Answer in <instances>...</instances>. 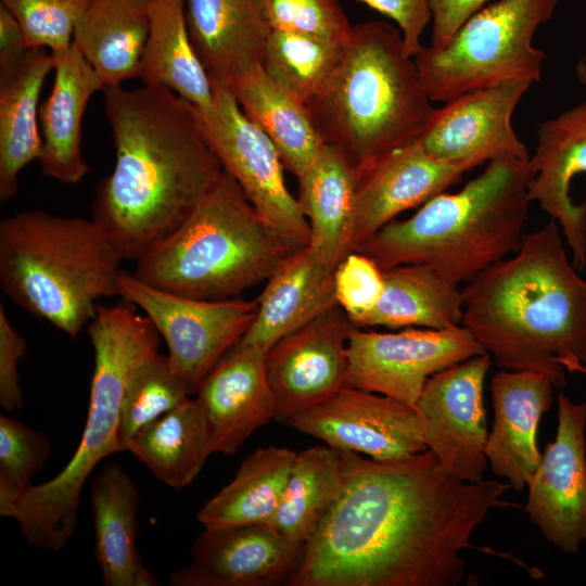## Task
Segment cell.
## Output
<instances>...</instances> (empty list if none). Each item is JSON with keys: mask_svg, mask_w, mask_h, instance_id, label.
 Returning a JSON list of instances; mask_svg holds the SVG:
<instances>
[{"mask_svg": "<svg viewBox=\"0 0 586 586\" xmlns=\"http://www.w3.org/2000/svg\"><path fill=\"white\" fill-rule=\"evenodd\" d=\"M297 181L296 200L309 224V244L335 269L354 250L357 169L326 145Z\"/></svg>", "mask_w": 586, "mask_h": 586, "instance_id": "83f0119b", "label": "cell"}, {"mask_svg": "<svg viewBox=\"0 0 586 586\" xmlns=\"http://www.w3.org/2000/svg\"><path fill=\"white\" fill-rule=\"evenodd\" d=\"M530 165L534 171L528 187L537 202L562 228L573 252V266L586 265V200L575 204L570 196L572 179L586 173V102L542 123Z\"/></svg>", "mask_w": 586, "mask_h": 586, "instance_id": "ffe728a7", "label": "cell"}, {"mask_svg": "<svg viewBox=\"0 0 586 586\" xmlns=\"http://www.w3.org/2000/svg\"><path fill=\"white\" fill-rule=\"evenodd\" d=\"M294 251L222 170L188 218L135 262L132 273L170 293L221 301L266 281Z\"/></svg>", "mask_w": 586, "mask_h": 586, "instance_id": "ba28073f", "label": "cell"}, {"mask_svg": "<svg viewBox=\"0 0 586 586\" xmlns=\"http://www.w3.org/2000/svg\"><path fill=\"white\" fill-rule=\"evenodd\" d=\"M343 50L344 43L272 29L262 66L276 82L307 103L330 78Z\"/></svg>", "mask_w": 586, "mask_h": 586, "instance_id": "d590c367", "label": "cell"}, {"mask_svg": "<svg viewBox=\"0 0 586 586\" xmlns=\"http://www.w3.org/2000/svg\"><path fill=\"white\" fill-rule=\"evenodd\" d=\"M296 451L277 446L256 449L233 479L198 512L204 528L267 523L285 487Z\"/></svg>", "mask_w": 586, "mask_h": 586, "instance_id": "836d02e7", "label": "cell"}, {"mask_svg": "<svg viewBox=\"0 0 586 586\" xmlns=\"http://www.w3.org/2000/svg\"><path fill=\"white\" fill-rule=\"evenodd\" d=\"M334 270L310 244L289 254L266 280L256 317L239 344L267 352L281 337L339 306Z\"/></svg>", "mask_w": 586, "mask_h": 586, "instance_id": "d4e9b609", "label": "cell"}, {"mask_svg": "<svg viewBox=\"0 0 586 586\" xmlns=\"http://www.w3.org/2000/svg\"><path fill=\"white\" fill-rule=\"evenodd\" d=\"M493 359L473 356L430 377L416 409L423 417V441L445 470L468 483L484 480L487 458L483 388Z\"/></svg>", "mask_w": 586, "mask_h": 586, "instance_id": "4fadbf2b", "label": "cell"}, {"mask_svg": "<svg viewBox=\"0 0 586 586\" xmlns=\"http://www.w3.org/2000/svg\"><path fill=\"white\" fill-rule=\"evenodd\" d=\"M53 66L47 49H29L16 65L0 71L1 203L16 195L21 171L40 156L39 95Z\"/></svg>", "mask_w": 586, "mask_h": 586, "instance_id": "4316f807", "label": "cell"}, {"mask_svg": "<svg viewBox=\"0 0 586 586\" xmlns=\"http://www.w3.org/2000/svg\"><path fill=\"white\" fill-rule=\"evenodd\" d=\"M383 271V292L359 328H425L460 326L462 291L426 265H402Z\"/></svg>", "mask_w": 586, "mask_h": 586, "instance_id": "1f68e13d", "label": "cell"}, {"mask_svg": "<svg viewBox=\"0 0 586 586\" xmlns=\"http://www.w3.org/2000/svg\"><path fill=\"white\" fill-rule=\"evenodd\" d=\"M559 0H499L472 15L442 49L422 47L415 55L432 101L498 84L539 81L546 54L532 43Z\"/></svg>", "mask_w": 586, "mask_h": 586, "instance_id": "9c48e42d", "label": "cell"}, {"mask_svg": "<svg viewBox=\"0 0 586 586\" xmlns=\"http://www.w3.org/2000/svg\"><path fill=\"white\" fill-rule=\"evenodd\" d=\"M191 393L167 355L157 352L143 360L130 374L120 402L122 451L138 431L183 403Z\"/></svg>", "mask_w": 586, "mask_h": 586, "instance_id": "8d00e7d4", "label": "cell"}, {"mask_svg": "<svg viewBox=\"0 0 586 586\" xmlns=\"http://www.w3.org/2000/svg\"><path fill=\"white\" fill-rule=\"evenodd\" d=\"M397 23L406 52L415 58L421 50V35L432 21L429 0H361Z\"/></svg>", "mask_w": 586, "mask_h": 586, "instance_id": "7bdbcfd3", "label": "cell"}, {"mask_svg": "<svg viewBox=\"0 0 586 586\" xmlns=\"http://www.w3.org/2000/svg\"><path fill=\"white\" fill-rule=\"evenodd\" d=\"M343 479L340 450L319 445L296 453L277 510L265 524L305 546L340 495Z\"/></svg>", "mask_w": 586, "mask_h": 586, "instance_id": "e575fe53", "label": "cell"}, {"mask_svg": "<svg viewBox=\"0 0 586 586\" xmlns=\"http://www.w3.org/2000/svg\"><path fill=\"white\" fill-rule=\"evenodd\" d=\"M482 354H486L484 348L461 324L396 332L354 327L347 344L346 383L416 408L430 377Z\"/></svg>", "mask_w": 586, "mask_h": 586, "instance_id": "7c38bea8", "label": "cell"}, {"mask_svg": "<svg viewBox=\"0 0 586 586\" xmlns=\"http://www.w3.org/2000/svg\"><path fill=\"white\" fill-rule=\"evenodd\" d=\"M577 76L582 84L586 85V62L582 61L577 66Z\"/></svg>", "mask_w": 586, "mask_h": 586, "instance_id": "bcb514c9", "label": "cell"}, {"mask_svg": "<svg viewBox=\"0 0 586 586\" xmlns=\"http://www.w3.org/2000/svg\"><path fill=\"white\" fill-rule=\"evenodd\" d=\"M26 341L11 323L3 303L0 304V405L7 411L23 407L18 360L25 355Z\"/></svg>", "mask_w": 586, "mask_h": 586, "instance_id": "b9f144b4", "label": "cell"}, {"mask_svg": "<svg viewBox=\"0 0 586 586\" xmlns=\"http://www.w3.org/2000/svg\"><path fill=\"white\" fill-rule=\"evenodd\" d=\"M87 333L94 368L78 447L60 473L24 491L11 514L29 545L53 552L76 531L81 491L91 472L107 456L122 453L118 423L125 386L132 371L158 352L161 336L145 315L126 305L99 307Z\"/></svg>", "mask_w": 586, "mask_h": 586, "instance_id": "52a82bcc", "label": "cell"}, {"mask_svg": "<svg viewBox=\"0 0 586 586\" xmlns=\"http://www.w3.org/2000/svg\"><path fill=\"white\" fill-rule=\"evenodd\" d=\"M489 0H429L432 13L430 47L444 48L458 29Z\"/></svg>", "mask_w": 586, "mask_h": 586, "instance_id": "ee69618b", "label": "cell"}, {"mask_svg": "<svg viewBox=\"0 0 586 586\" xmlns=\"http://www.w3.org/2000/svg\"><path fill=\"white\" fill-rule=\"evenodd\" d=\"M122 260L92 218L34 209L0 222L2 291L73 340L94 318L100 298L118 295Z\"/></svg>", "mask_w": 586, "mask_h": 586, "instance_id": "8992f818", "label": "cell"}, {"mask_svg": "<svg viewBox=\"0 0 586 586\" xmlns=\"http://www.w3.org/2000/svg\"><path fill=\"white\" fill-rule=\"evenodd\" d=\"M265 354L258 347L238 343L198 386L212 454H235L258 428L276 419Z\"/></svg>", "mask_w": 586, "mask_h": 586, "instance_id": "d6986e66", "label": "cell"}, {"mask_svg": "<svg viewBox=\"0 0 586 586\" xmlns=\"http://www.w3.org/2000/svg\"><path fill=\"white\" fill-rule=\"evenodd\" d=\"M272 29L345 43L352 33L339 0H266Z\"/></svg>", "mask_w": 586, "mask_h": 586, "instance_id": "ab89813d", "label": "cell"}, {"mask_svg": "<svg viewBox=\"0 0 586 586\" xmlns=\"http://www.w3.org/2000/svg\"><path fill=\"white\" fill-rule=\"evenodd\" d=\"M226 89L269 137L284 169L296 178L326 148L306 103L269 77L263 66L237 78Z\"/></svg>", "mask_w": 586, "mask_h": 586, "instance_id": "f546056e", "label": "cell"}, {"mask_svg": "<svg viewBox=\"0 0 586 586\" xmlns=\"http://www.w3.org/2000/svg\"><path fill=\"white\" fill-rule=\"evenodd\" d=\"M531 85L507 81L454 98L434 110L418 143L432 158L469 170L496 160H528L511 118Z\"/></svg>", "mask_w": 586, "mask_h": 586, "instance_id": "2e32d148", "label": "cell"}, {"mask_svg": "<svg viewBox=\"0 0 586 586\" xmlns=\"http://www.w3.org/2000/svg\"><path fill=\"white\" fill-rule=\"evenodd\" d=\"M28 50L26 37L18 21L0 3V71L16 65Z\"/></svg>", "mask_w": 586, "mask_h": 586, "instance_id": "f6af8a7d", "label": "cell"}, {"mask_svg": "<svg viewBox=\"0 0 586 586\" xmlns=\"http://www.w3.org/2000/svg\"><path fill=\"white\" fill-rule=\"evenodd\" d=\"M139 78L143 85L170 89L196 110L212 105L213 84L192 44L184 0H152Z\"/></svg>", "mask_w": 586, "mask_h": 586, "instance_id": "4dcf8cb0", "label": "cell"}, {"mask_svg": "<svg viewBox=\"0 0 586 586\" xmlns=\"http://www.w3.org/2000/svg\"><path fill=\"white\" fill-rule=\"evenodd\" d=\"M152 0H92L78 18L73 43L105 88L139 78Z\"/></svg>", "mask_w": 586, "mask_h": 586, "instance_id": "f1b7e54d", "label": "cell"}, {"mask_svg": "<svg viewBox=\"0 0 586 586\" xmlns=\"http://www.w3.org/2000/svg\"><path fill=\"white\" fill-rule=\"evenodd\" d=\"M464 327L505 370L586 374V280L571 265L559 224L524 233L520 249L461 290Z\"/></svg>", "mask_w": 586, "mask_h": 586, "instance_id": "3957f363", "label": "cell"}, {"mask_svg": "<svg viewBox=\"0 0 586 586\" xmlns=\"http://www.w3.org/2000/svg\"><path fill=\"white\" fill-rule=\"evenodd\" d=\"M586 404L558 395V431L527 481L525 510L546 540L566 553L586 542Z\"/></svg>", "mask_w": 586, "mask_h": 586, "instance_id": "e0dca14e", "label": "cell"}, {"mask_svg": "<svg viewBox=\"0 0 586 586\" xmlns=\"http://www.w3.org/2000/svg\"><path fill=\"white\" fill-rule=\"evenodd\" d=\"M194 50L212 82L228 88L263 65L272 31L266 0H184Z\"/></svg>", "mask_w": 586, "mask_h": 586, "instance_id": "603a6c76", "label": "cell"}, {"mask_svg": "<svg viewBox=\"0 0 586 586\" xmlns=\"http://www.w3.org/2000/svg\"><path fill=\"white\" fill-rule=\"evenodd\" d=\"M212 84V105L195 109L206 143L258 214L295 250L308 245L309 224L288 190L276 146L228 89Z\"/></svg>", "mask_w": 586, "mask_h": 586, "instance_id": "30bf717a", "label": "cell"}, {"mask_svg": "<svg viewBox=\"0 0 586 586\" xmlns=\"http://www.w3.org/2000/svg\"><path fill=\"white\" fill-rule=\"evenodd\" d=\"M340 451L394 460L426 450L423 417L397 399L345 386L288 421Z\"/></svg>", "mask_w": 586, "mask_h": 586, "instance_id": "5bb4252c", "label": "cell"}, {"mask_svg": "<svg viewBox=\"0 0 586 586\" xmlns=\"http://www.w3.org/2000/svg\"><path fill=\"white\" fill-rule=\"evenodd\" d=\"M54 78L48 98L40 104L41 173L64 184H76L90 168L81 150L82 120L92 95L105 86L77 47L51 52Z\"/></svg>", "mask_w": 586, "mask_h": 586, "instance_id": "cb8c5ba5", "label": "cell"}, {"mask_svg": "<svg viewBox=\"0 0 586 586\" xmlns=\"http://www.w3.org/2000/svg\"><path fill=\"white\" fill-rule=\"evenodd\" d=\"M383 286V271L358 251L349 252L335 267L336 303L355 327L359 328L375 308Z\"/></svg>", "mask_w": 586, "mask_h": 586, "instance_id": "60d3db41", "label": "cell"}, {"mask_svg": "<svg viewBox=\"0 0 586 586\" xmlns=\"http://www.w3.org/2000/svg\"><path fill=\"white\" fill-rule=\"evenodd\" d=\"M528 160L492 161L456 193H441L404 220H391L355 251L381 270L426 265L447 281L469 282L515 253L532 203Z\"/></svg>", "mask_w": 586, "mask_h": 586, "instance_id": "277c9868", "label": "cell"}, {"mask_svg": "<svg viewBox=\"0 0 586 586\" xmlns=\"http://www.w3.org/2000/svg\"><path fill=\"white\" fill-rule=\"evenodd\" d=\"M341 454L342 489L291 586H456L475 528L510 506L509 484L461 481L430 449L394 460Z\"/></svg>", "mask_w": 586, "mask_h": 586, "instance_id": "6da1fadb", "label": "cell"}, {"mask_svg": "<svg viewBox=\"0 0 586 586\" xmlns=\"http://www.w3.org/2000/svg\"><path fill=\"white\" fill-rule=\"evenodd\" d=\"M269 525L204 528L189 565L171 574L174 586H270L289 582L304 552Z\"/></svg>", "mask_w": 586, "mask_h": 586, "instance_id": "ac0fdd59", "label": "cell"}, {"mask_svg": "<svg viewBox=\"0 0 586 586\" xmlns=\"http://www.w3.org/2000/svg\"><path fill=\"white\" fill-rule=\"evenodd\" d=\"M392 24L353 26L336 68L306 105L327 145L361 169L418 141L434 107Z\"/></svg>", "mask_w": 586, "mask_h": 586, "instance_id": "5b68a950", "label": "cell"}, {"mask_svg": "<svg viewBox=\"0 0 586 586\" xmlns=\"http://www.w3.org/2000/svg\"><path fill=\"white\" fill-rule=\"evenodd\" d=\"M553 387L547 374L534 370H502L492 378L494 423L485 455L492 471L515 491L524 489L542 460L536 435Z\"/></svg>", "mask_w": 586, "mask_h": 586, "instance_id": "7402d4cb", "label": "cell"}, {"mask_svg": "<svg viewBox=\"0 0 586 586\" xmlns=\"http://www.w3.org/2000/svg\"><path fill=\"white\" fill-rule=\"evenodd\" d=\"M131 453L151 473L174 488L190 485L212 455L211 432L195 397L149 423L129 441Z\"/></svg>", "mask_w": 586, "mask_h": 586, "instance_id": "d6a6232c", "label": "cell"}, {"mask_svg": "<svg viewBox=\"0 0 586 586\" xmlns=\"http://www.w3.org/2000/svg\"><path fill=\"white\" fill-rule=\"evenodd\" d=\"M95 559L106 586H156L137 549L139 491L115 462L105 464L91 482Z\"/></svg>", "mask_w": 586, "mask_h": 586, "instance_id": "484cf974", "label": "cell"}, {"mask_svg": "<svg viewBox=\"0 0 586 586\" xmlns=\"http://www.w3.org/2000/svg\"><path fill=\"white\" fill-rule=\"evenodd\" d=\"M355 326L340 306L277 341L265 354L276 419L288 423L347 386V344Z\"/></svg>", "mask_w": 586, "mask_h": 586, "instance_id": "9a60e30c", "label": "cell"}, {"mask_svg": "<svg viewBox=\"0 0 586 586\" xmlns=\"http://www.w3.org/2000/svg\"><path fill=\"white\" fill-rule=\"evenodd\" d=\"M118 295L139 307L166 342L174 370L191 392L235 346L254 321L256 300L206 301L152 286L123 270Z\"/></svg>", "mask_w": 586, "mask_h": 586, "instance_id": "8fae6325", "label": "cell"}, {"mask_svg": "<svg viewBox=\"0 0 586 586\" xmlns=\"http://www.w3.org/2000/svg\"><path fill=\"white\" fill-rule=\"evenodd\" d=\"M18 21L29 49L56 52L73 43L76 23L92 0H0Z\"/></svg>", "mask_w": 586, "mask_h": 586, "instance_id": "f35d334b", "label": "cell"}, {"mask_svg": "<svg viewBox=\"0 0 586 586\" xmlns=\"http://www.w3.org/2000/svg\"><path fill=\"white\" fill-rule=\"evenodd\" d=\"M48 437L26 423L0 416V514L11 518L20 495L46 463Z\"/></svg>", "mask_w": 586, "mask_h": 586, "instance_id": "74e56055", "label": "cell"}, {"mask_svg": "<svg viewBox=\"0 0 586 586\" xmlns=\"http://www.w3.org/2000/svg\"><path fill=\"white\" fill-rule=\"evenodd\" d=\"M466 171L464 166L432 158L418 141L357 169L354 250L398 214L460 181Z\"/></svg>", "mask_w": 586, "mask_h": 586, "instance_id": "44dd1931", "label": "cell"}, {"mask_svg": "<svg viewBox=\"0 0 586 586\" xmlns=\"http://www.w3.org/2000/svg\"><path fill=\"white\" fill-rule=\"evenodd\" d=\"M103 91L115 164L95 188L92 219L123 260L136 262L188 218L222 167L195 107L170 89Z\"/></svg>", "mask_w": 586, "mask_h": 586, "instance_id": "7a4b0ae2", "label": "cell"}]
</instances>
